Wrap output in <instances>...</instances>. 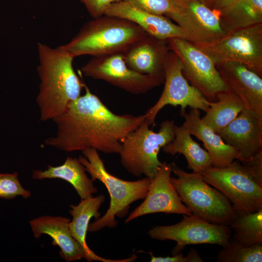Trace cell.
Wrapping results in <instances>:
<instances>
[{
  "instance_id": "cell-25",
  "label": "cell",
  "mask_w": 262,
  "mask_h": 262,
  "mask_svg": "<svg viewBox=\"0 0 262 262\" xmlns=\"http://www.w3.org/2000/svg\"><path fill=\"white\" fill-rule=\"evenodd\" d=\"M218 13L229 32L262 23V0H239Z\"/></svg>"
},
{
  "instance_id": "cell-22",
  "label": "cell",
  "mask_w": 262,
  "mask_h": 262,
  "mask_svg": "<svg viewBox=\"0 0 262 262\" xmlns=\"http://www.w3.org/2000/svg\"><path fill=\"white\" fill-rule=\"evenodd\" d=\"M84 166L78 158L67 157L65 162L57 166L48 165L44 170H35L32 178L36 180L60 179L71 184L81 199L93 196L98 192L94 180L87 176Z\"/></svg>"
},
{
  "instance_id": "cell-9",
  "label": "cell",
  "mask_w": 262,
  "mask_h": 262,
  "mask_svg": "<svg viewBox=\"0 0 262 262\" xmlns=\"http://www.w3.org/2000/svg\"><path fill=\"white\" fill-rule=\"evenodd\" d=\"M170 50L179 57L182 73L192 86L210 101H215L217 95L229 91L215 64L203 51L185 39L174 37L167 40Z\"/></svg>"
},
{
  "instance_id": "cell-8",
  "label": "cell",
  "mask_w": 262,
  "mask_h": 262,
  "mask_svg": "<svg viewBox=\"0 0 262 262\" xmlns=\"http://www.w3.org/2000/svg\"><path fill=\"white\" fill-rule=\"evenodd\" d=\"M216 64L234 62L262 76V23L229 32L209 44H195Z\"/></svg>"
},
{
  "instance_id": "cell-34",
  "label": "cell",
  "mask_w": 262,
  "mask_h": 262,
  "mask_svg": "<svg viewBox=\"0 0 262 262\" xmlns=\"http://www.w3.org/2000/svg\"><path fill=\"white\" fill-rule=\"evenodd\" d=\"M171 0L172 2V3H173L174 2H175V1H178V0ZM200 0L201 1H202V2H203V3H205V2L206 0Z\"/></svg>"
},
{
  "instance_id": "cell-3",
  "label": "cell",
  "mask_w": 262,
  "mask_h": 262,
  "mask_svg": "<svg viewBox=\"0 0 262 262\" xmlns=\"http://www.w3.org/2000/svg\"><path fill=\"white\" fill-rule=\"evenodd\" d=\"M147 34L132 22L104 15L85 23L68 43L61 46L74 58L100 57L122 53Z\"/></svg>"
},
{
  "instance_id": "cell-30",
  "label": "cell",
  "mask_w": 262,
  "mask_h": 262,
  "mask_svg": "<svg viewBox=\"0 0 262 262\" xmlns=\"http://www.w3.org/2000/svg\"><path fill=\"white\" fill-rule=\"evenodd\" d=\"M240 162L247 173L259 185L262 186V149Z\"/></svg>"
},
{
  "instance_id": "cell-11",
  "label": "cell",
  "mask_w": 262,
  "mask_h": 262,
  "mask_svg": "<svg viewBox=\"0 0 262 262\" xmlns=\"http://www.w3.org/2000/svg\"><path fill=\"white\" fill-rule=\"evenodd\" d=\"M182 65L177 55L170 50L166 58L164 86L157 101L145 114L150 125H155L159 112L166 105L180 106V110L191 108L207 111L210 101L196 88L190 85L182 73Z\"/></svg>"
},
{
  "instance_id": "cell-19",
  "label": "cell",
  "mask_w": 262,
  "mask_h": 262,
  "mask_svg": "<svg viewBox=\"0 0 262 262\" xmlns=\"http://www.w3.org/2000/svg\"><path fill=\"white\" fill-rule=\"evenodd\" d=\"M180 115L184 118L182 125L203 142L211 158L212 166L223 168L239 160L237 152L202 121L198 109L191 108L188 113L186 110L180 111Z\"/></svg>"
},
{
  "instance_id": "cell-16",
  "label": "cell",
  "mask_w": 262,
  "mask_h": 262,
  "mask_svg": "<svg viewBox=\"0 0 262 262\" xmlns=\"http://www.w3.org/2000/svg\"><path fill=\"white\" fill-rule=\"evenodd\" d=\"M169 51L167 40L147 34L132 44L122 54L131 69L164 82V63Z\"/></svg>"
},
{
  "instance_id": "cell-14",
  "label": "cell",
  "mask_w": 262,
  "mask_h": 262,
  "mask_svg": "<svg viewBox=\"0 0 262 262\" xmlns=\"http://www.w3.org/2000/svg\"><path fill=\"white\" fill-rule=\"evenodd\" d=\"M172 172L171 164L162 163L157 174L151 180L143 202L129 214L125 223L155 213L192 214L182 202L171 181Z\"/></svg>"
},
{
  "instance_id": "cell-18",
  "label": "cell",
  "mask_w": 262,
  "mask_h": 262,
  "mask_svg": "<svg viewBox=\"0 0 262 262\" xmlns=\"http://www.w3.org/2000/svg\"><path fill=\"white\" fill-rule=\"evenodd\" d=\"M104 15L132 22L147 34L158 39L167 40L179 37L188 40L182 30L168 17L148 12L123 0L110 5Z\"/></svg>"
},
{
  "instance_id": "cell-15",
  "label": "cell",
  "mask_w": 262,
  "mask_h": 262,
  "mask_svg": "<svg viewBox=\"0 0 262 262\" xmlns=\"http://www.w3.org/2000/svg\"><path fill=\"white\" fill-rule=\"evenodd\" d=\"M229 90L242 100L246 109L262 120V79L246 65L234 62L216 64Z\"/></svg>"
},
{
  "instance_id": "cell-5",
  "label": "cell",
  "mask_w": 262,
  "mask_h": 262,
  "mask_svg": "<svg viewBox=\"0 0 262 262\" xmlns=\"http://www.w3.org/2000/svg\"><path fill=\"white\" fill-rule=\"evenodd\" d=\"M171 164L176 177H171L182 202L192 214L210 223L229 226L238 214L229 200L212 187L200 173H188Z\"/></svg>"
},
{
  "instance_id": "cell-24",
  "label": "cell",
  "mask_w": 262,
  "mask_h": 262,
  "mask_svg": "<svg viewBox=\"0 0 262 262\" xmlns=\"http://www.w3.org/2000/svg\"><path fill=\"white\" fill-rule=\"evenodd\" d=\"M240 98L232 91L219 93L215 101H210L202 121L215 132L221 130L245 109Z\"/></svg>"
},
{
  "instance_id": "cell-1",
  "label": "cell",
  "mask_w": 262,
  "mask_h": 262,
  "mask_svg": "<svg viewBox=\"0 0 262 262\" xmlns=\"http://www.w3.org/2000/svg\"><path fill=\"white\" fill-rule=\"evenodd\" d=\"M83 87L85 94L52 120L56 132L44 144L67 152L92 148L119 154L126 137L146 120L145 114H115L84 82Z\"/></svg>"
},
{
  "instance_id": "cell-10",
  "label": "cell",
  "mask_w": 262,
  "mask_h": 262,
  "mask_svg": "<svg viewBox=\"0 0 262 262\" xmlns=\"http://www.w3.org/2000/svg\"><path fill=\"white\" fill-rule=\"evenodd\" d=\"M231 232L229 226L210 223L194 214H183L179 223L155 226L148 234L155 240L175 241L177 244L172 251L173 255L191 245L213 244L224 247L229 242Z\"/></svg>"
},
{
  "instance_id": "cell-23",
  "label": "cell",
  "mask_w": 262,
  "mask_h": 262,
  "mask_svg": "<svg viewBox=\"0 0 262 262\" xmlns=\"http://www.w3.org/2000/svg\"><path fill=\"white\" fill-rule=\"evenodd\" d=\"M174 138L162 147L163 151L172 156L177 153L185 157L187 167L193 172L200 173L212 166L211 158L207 151L195 142L191 135L182 125L174 127Z\"/></svg>"
},
{
  "instance_id": "cell-32",
  "label": "cell",
  "mask_w": 262,
  "mask_h": 262,
  "mask_svg": "<svg viewBox=\"0 0 262 262\" xmlns=\"http://www.w3.org/2000/svg\"><path fill=\"white\" fill-rule=\"evenodd\" d=\"M84 4L90 15L97 18L104 15L107 8L112 4L121 0H79Z\"/></svg>"
},
{
  "instance_id": "cell-29",
  "label": "cell",
  "mask_w": 262,
  "mask_h": 262,
  "mask_svg": "<svg viewBox=\"0 0 262 262\" xmlns=\"http://www.w3.org/2000/svg\"><path fill=\"white\" fill-rule=\"evenodd\" d=\"M148 12L168 17L177 11L171 0H121Z\"/></svg>"
},
{
  "instance_id": "cell-33",
  "label": "cell",
  "mask_w": 262,
  "mask_h": 262,
  "mask_svg": "<svg viewBox=\"0 0 262 262\" xmlns=\"http://www.w3.org/2000/svg\"><path fill=\"white\" fill-rule=\"evenodd\" d=\"M238 0H206L205 4L211 9L219 12Z\"/></svg>"
},
{
  "instance_id": "cell-7",
  "label": "cell",
  "mask_w": 262,
  "mask_h": 262,
  "mask_svg": "<svg viewBox=\"0 0 262 262\" xmlns=\"http://www.w3.org/2000/svg\"><path fill=\"white\" fill-rule=\"evenodd\" d=\"M200 174L229 200L237 214L262 209V186L247 173L239 160L223 168L211 166Z\"/></svg>"
},
{
  "instance_id": "cell-31",
  "label": "cell",
  "mask_w": 262,
  "mask_h": 262,
  "mask_svg": "<svg viewBox=\"0 0 262 262\" xmlns=\"http://www.w3.org/2000/svg\"><path fill=\"white\" fill-rule=\"evenodd\" d=\"M150 256L151 262H203V260L199 256L197 251L194 249L190 250L187 256L184 257L180 252L172 256L156 257L152 252H147Z\"/></svg>"
},
{
  "instance_id": "cell-6",
  "label": "cell",
  "mask_w": 262,
  "mask_h": 262,
  "mask_svg": "<svg viewBox=\"0 0 262 262\" xmlns=\"http://www.w3.org/2000/svg\"><path fill=\"white\" fill-rule=\"evenodd\" d=\"M145 120L124 139L119 152L122 165L131 174L153 179L162 163L158 158L162 147L174 138L173 120L162 122L157 132L149 128Z\"/></svg>"
},
{
  "instance_id": "cell-4",
  "label": "cell",
  "mask_w": 262,
  "mask_h": 262,
  "mask_svg": "<svg viewBox=\"0 0 262 262\" xmlns=\"http://www.w3.org/2000/svg\"><path fill=\"white\" fill-rule=\"evenodd\" d=\"M82 152L83 156H79L78 160L93 180H98L105 186L110 197L106 212L89 224L88 231L96 232L106 227L114 228L117 224L116 217H124L132 203L145 198L151 179L147 177L134 181L120 179L107 170L97 149L89 148Z\"/></svg>"
},
{
  "instance_id": "cell-27",
  "label": "cell",
  "mask_w": 262,
  "mask_h": 262,
  "mask_svg": "<svg viewBox=\"0 0 262 262\" xmlns=\"http://www.w3.org/2000/svg\"><path fill=\"white\" fill-rule=\"evenodd\" d=\"M218 251V262H262V244L245 246L230 238L228 244Z\"/></svg>"
},
{
  "instance_id": "cell-2",
  "label": "cell",
  "mask_w": 262,
  "mask_h": 262,
  "mask_svg": "<svg viewBox=\"0 0 262 262\" xmlns=\"http://www.w3.org/2000/svg\"><path fill=\"white\" fill-rule=\"evenodd\" d=\"M40 83L36 101L41 121L52 120L80 96L83 82L76 73L72 57L61 46L52 48L38 43Z\"/></svg>"
},
{
  "instance_id": "cell-20",
  "label": "cell",
  "mask_w": 262,
  "mask_h": 262,
  "mask_svg": "<svg viewBox=\"0 0 262 262\" xmlns=\"http://www.w3.org/2000/svg\"><path fill=\"white\" fill-rule=\"evenodd\" d=\"M70 221L66 217L47 215L33 219L29 224L34 238L45 234L52 238V245L60 247V256L66 262L86 259L82 247L71 234Z\"/></svg>"
},
{
  "instance_id": "cell-17",
  "label": "cell",
  "mask_w": 262,
  "mask_h": 262,
  "mask_svg": "<svg viewBox=\"0 0 262 262\" xmlns=\"http://www.w3.org/2000/svg\"><path fill=\"white\" fill-rule=\"evenodd\" d=\"M216 133L237 152L240 161L262 149V120L246 109Z\"/></svg>"
},
{
  "instance_id": "cell-26",
  "label": "cell",
  "mask_w": 262,
  "mask_h": 262,
  "mask_svg": "<svg viewBox=\"0 0 262 262\" xmlns=\"http://www.w3.org/2000/svg\"><path fill=\"white\" fill-rule=\"evenodd\" d=\"M233 231L232 238L245 246L262 244V209L238 214L229 225Z\"/></svg>"
},
{
  "instance_id": "cell-13",
  "label": "cell",
  "mask_w": 262,
  "mask_h": 262,
  "mask_svg": "<svg viewBox=\"0 0 262 262\" xmlns=\"http://www.w3.org/2000/svg\"><path fill=\"white\" fill-rule=\"evenodd\" d=\"M177 11L168 16L184 32L188 40L195 44L217 41L229 32L223 26L218 12L199 0L174 2Z\"/></svg>"
},
{
  "instance_id": "cell-12",
  "label": "cell",
  "mask_w": 262,
  "mask_h": 262,
  "mask_svg": "<svg viewBox=\"0 0 262 262\" xmlns=\"http://www.w3.org/2000/svg\"><path fill=\"white\" fill-rule=\"evenodd\" d=\"M85 77L104 81L133 94H145L164 83L161 80L131 69L122 53L93 57L80 69Z\"/></svg>"
},
{
  "instance_id": "cell-28",
  "label": "cell",
  "mask_w": 262,
  "mask_h": 262,
  "mask_svg": "<svg viewBox=\"0 0 262 262\" xmlns=\"http://www.w3.org/2000/svg\"><path fill=\"white\" fill-rule=\"evenodd\" d=\"M31 196L30 191L20 183L17 172L0 173V198L11 199L21 196L28 198Z\"/></svg>"
},
{
  "instance_id": "cell-21",
  "label": "cell",
  "mask_w": 262,
  "mask_h": 262,
  "mask_svg": "<svg viewBox=\"0 0 262 262\" xmlns=\"http://www.w3.org/2000/svg\"><path fill=\"white\" fill-rule=\"evenodd\" d=\"M105 198L101 194L81 199L77 205H70L69 212L72 217L69 222V229L74 239L82 247L88 262L99 261L102 262H130L133 261L132 257L123 260H111L102 258L95 254L88 246L86 242V234L90 219H96L100 217L98 210L104 203Z\"/></svg>"
}]
</instances>
